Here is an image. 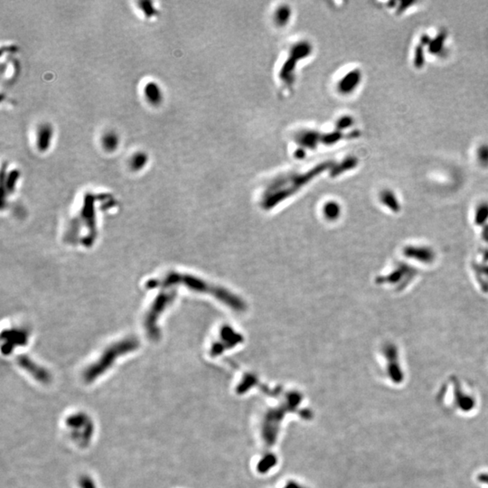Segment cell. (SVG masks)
<instances>
[{"label": "cell", "mask_w": 488, "mask_h": 488, "mask_svg": "<svg viewBox=\"0 0 488 488\" xmlns=\"http://www.w3.org/2000/svg\"><path fill=\"white\" fill-rule=\"evenodd\" d=\"M138 346V343L135 339H126L112 345L104 352L96 363L91 364L89 368L83 373V378L86 382H91L107 371L113 364V361L118 359L120 356L132 352Z\"/></svg>", "instance_id": "6da1fadb"}, {"label": "cell", "mask_w": 488, "mask_h": 488, "mask_svg": "<svg viewBox=\"0 0 488 488\" xmlns=\"http://www.w3.org/2000/svg\"><path fill=\"white\" fill-rule=\"evenodd\" d=\"M172 300H173V296L167 293H163L155 300L154 304L150 309V312L147 314L144 326L146 328L147 334H149L150 338L153 340L159 339L160 331L157 325L158 319L162 314L164 309L167 308V305L171 302Z\"/></svg>", "instance_id": "7a4b0ae2"}, {"label": "cell", "mask_w": 488, "mask_h": 488, "mask_svg": "<svg viewBox=\"0 0 488 488\" xmlns=\"http://www.w3.org/2000/svg\"><path fill=\"white\" fill-rule=\"evenodd\" d=\"M403 253L407 257L411 258L412 260H416V261L424 264H430L435 259L432 249L425 246L418 247L417 245H411L410 247L403 249Z\"/></svg>", "instance_id": "3957f363"}, {"label": "cell", "mask_w": 488, "mask_h": 488, "mask_svg": "<svg viewBox=\"0 0 488 488\" xmlns=\"http://www.w3.org/2000/svg\"><path fill=\"white\" fill-rule=\"evenodd\" d=\"M54 137V128L50 123L44 122L38 126L36 130V148L41 152L47 151L52 145Z\"/></svg>", "instance_id": "277c9868"}, {"label": "cell", "mask_w": 488, "mask_h": 488, "mask_svg": "<svg viewBox=\"0 0 488 488\" xmlns=\"http://www.w3.org/2000/svg\"><path fill=\"white\" fill-rule=\"evenodd\" d=\"M18 364L21 367L26 370L28 373H30L36 380L42 381V382H48L50 380V376L45 370H43L42 367H40L37 364L33 363V361H31L29 358H27L26 356L19 357L18 358Z\"/></svg>", "instance_id": "5b68a950"}, {"label": "cell", "mask_w": 488, "mask_h": 488, "mask_svg": "<svg viewBox=\"0 0 488 488\" xmlns=\"http://www.w3.org/2000/svg\"><path fill=\"white\" fill-rule=\"evenodd\" d=\"M143 93L147 102L152 106H159L162 103V89L156 81H148L144 86Z\"/></svg>", "instance_id": "8992f818"}, {"label": "cell", "mask_w": 488, "mask_h": 488, "mask_svg": "<svg viewBox=\"0 0 488 488\" xmlns=\"http://www.w3.org/2000/svg\"><path fill=\"white\" fill-rule=\"evenodd\" d=\"M447 38H448L447 31L441 30L436 36H434V38L431 39V42L429 43L428 46V53L433 56H438L442 54V52H444V46H445Z\"/></svg>", "instance_id": "52a82bcc"}, {"label": "cell", "mask_w": 488, "mask_h": 488, "mask_svg": "<svg viewBox=\"0 0 488 488\" xmlns=\"http://www.w3.org/2000/svg\"><path fill=\"white\" fill-rule=\"evenodd\" d=\"M120 142L119 134L113 130L106 131L102 137V146L108 152H113L118 150Z\"/></svg>", "instance_id": "ba28073f"}, {"label": "cell", "mask_w": 488, "mask_h": 488, "mask_svg": "<svg viewBox=\"0 0 488 488\" xmlns=\"http://www.w3.org/2000/svg\"><path fill=\"white\" fill-rule=\"evenodd\" d=\"M149 163V156L144 151H137L129 158V167L134 172L141 171Z\"/></svg>", "instance_id": "9c48e42d"}, {"label": "cell", "mask_w": 488, "mask_h": 488, "mask_svg": "<svg viewBox=\"0 0 488 488\" xmlns=\"http://www.w3.org/2000/svg\"><path fill=\"white\" fill-rule=\"evenodd\" d=\"M381 201L386 207H388L391 211L394 213H399L401 211V203L399 201L396 194L392 190H384L381 193Z\"/></svg>", "instance_id": "30bf717a"}, {"label": "cell", "mask_w": 488, "mask_h": 488, "mask_svg": "<svg viewBox=\"0 0 488 488\" xmlns=\"http://www.w3.org/2000/svg\"><path fill=\"white\" fill-rule=\"evenodd\" d=\"M361 81V73L359 71H354L347 75L346 79L343 81V88L347 91H351L359 84Z\"/></svg>", "instance_id": "8fae6325"}, {"label": "cell", "mask_w": 488, "mask_h": 488, "mask_svg": "<svg viewBox=\"0 0 488 488\" xmlns=\"http://www.w3.org/2000/svg\"><path fill=\"white\" fill-rule=\"evenodd\" d=\"M488 220V203H481L475 212V223L482 224Z\"/></svg>", "instance_id": "7c38bea8"}, {"label": "cell", "mask_w": 488, "mask_h": 488, "mask_svg": "<svg viewBox=\"0 0 488 488\" xmlns=\"http://www.w3.org/2000/svg\"><path fill=\"white\" fill-rule=\"evenodd\" d=\"M413 64L417 69L423 68L425 65V53H424V46L422 44L419 43L415 48L414 53V59Z\"/></svg>", "instance_id": "4fadbf2b"}, {"label": "cell", "mask_w": 488, "mask_h": 488, "mask_svg": "<svg viewBox=\"0 0 488 488\" xmlns=\"http://www.w3.org/2000/svg\"><path fill=\"white\" fill-rule=\"evenodd\" d=\"M476 157L481 166L488 167V144H483L477 149Z\"/></svg>", "instance_id": "5bb4252c"}, {"label": "cell", "mask_w": 488, "mask_h": 488, "mask_svg": "<svg viewBox=\"0 0 488 488\" xmlns=\"http://www.w3.org/2000/svg\"><path fill=\"white\" fill-rule=\"evenodd\" d=\"M415 4V2H411V1H405V2H402L401 5L398 7V13L401 14L404 12L409 7H411L412 5Z\"/></svg>", "instance_id": "9a60e30c"}, {"label": "cell", "mask_w": 488, "mask_h": 488, "mask_svg": "<svg viewBox=\"0 0 488 488\" xmlns=\"http://www.w3.org/2000/svg\"><path fill=\"white\" fill-rule=\"evenodd\" d=\"M431 39L432 38H431V37H430L428 34H422L420 39V44H422L424 47H425V46H428V44H429V43L431 42Z\"/></svg>", "instance_id": "2e32d148"}]
</instances>
